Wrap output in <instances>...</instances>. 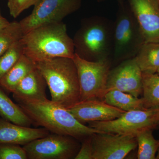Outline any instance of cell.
Returning <instances> with one entry per match:
<instances>
[{"label":"cell","mask_w":159,"mask_h":159,"mask_svg":"<svg viewBox=\"0 0 159 159\" xmlns=\"http://www.w3.org/2000/svg\"><path fill=\"white\" fill-rule=\"evenodd\" d=\"M18 105L33 124L42 126L51 133L83 140L94 134L103 132L82 124L67 109L47 98L21 101Z\"/></svg>","instance_id":"cell-1"},{"label":"cell","mask_w":159,"mask_h":159,"mask_svg":"<svg viewBox=\"0 0 159 159\" xmlns=\"http://www.w3.org/2000/svg\"><path fill=\"white\" fill-rule=\"evenodd\" d=\"M20 41L24 54L36 63L57 57L73 58L75 54L73 39L62 22L35 28L24 34Z\"/></svg>","instance_id":"cell-2"},{"label":"cell","mask_w":159,"mask_h":159,"mask_svg":"<svg viewBox=\"0 0 159 159\" xmlns=\"http://www.w3.org/2000/svg\"><path fill=\"white\" fill-rule=\"evenodd\" d=\"M45 79L51 100L66 109L80 101L77 68L73 58L57 57L36 63Z\"/></svg>","instance_id":"cell-3"},{"label":"cell","mask_w":159,"mask_h":159,"mask_svg":"<svg viewBox=\"0 0 159 159\" xmlns=\"http://www.w3.org/2000/svg\"><path fill=\"white\" fill-rule=\"evenodd\" d=\"M114 25L106 20H85L74 35L75 53L90 61L108 59L112 51Z\"/></svg>","instance_id":"cell-4"},{"label":"cell","mask_w":159,"mask_h":159,"mask_svg":"<svg viewBox=\"0 0 159 159\" xmlns=\"http://www.w3.org/2000/svg\"><path fill=\"white\" fill-rule=\"evenodd\" d=\"M145 43L136 20L129 6L121 3L114 25L112 52L116 60L133 58Z\"/></svg>","instance_id":"cell-5"},{"label":"cell","mask_w":159,"mask_h":159,"mask_svg":"<svg viewBox=\"0 0 159 159\" xmlns=\"http://www.w3.org/2000/svg\"><path fill=\"white\" fill-rule=\"evenodd\" d=\"M73 59L79 79L80 101L95 99L102 100L107 90V79L110 71L109 60L90 61L81 58L75 53Z\"/></svg>","instance_id":"cell-6"},{"label":"cell","mask_w":159,"mask_h":159,"mask_svg":"<svg viewBox=\"0 0 159 159\" xmlns=\"http://www.w3.org/2000/svg\"><path fill=\"white\" fill-rule=\"evenodd\" d=\"M79 140L70 136L49 134L23 146L28 159H70L78 153Z\"/></svg>","instance_id":"cell-7"},{"label":"cell","mask_w":159,"mask_h":159,"mask_svg":"<svg viewBox=\"0 0 159 159\" xmlns=\"http://www.w3.org/2000/svg\"><path fill=\"white\" fill-rule=\"evenodd\" d=\"M82 0H41L31 14L19 22L25 34L38 27L62 22L78 10Z\"/></svg>","instance_id":"cell-8"},{"label":"cell","mask_w":159,"mask_h":159,"mask_svg":"<svg viewBox=\"0 0 159 159\" xmlns=\"http://www.w3.org/2000/svg\"><path fill=\"white\" fill-rule=\"evenodd\" d=\"M153 116V108L128 111L114 120L89 122V126L103 132L135 136L142 129L157 128Z\"/></svg>","instance_id":"cell-9"},{"label":"cell","mask_w":159,"mask_h":159,"mask_svg":"<svg viewBox=\"0 0 159 159\" xmlns=\"http://www.w3.org/2000/svg\"><path fill=\"white\" fill-rule=\"evenodd\" d=\"M92 144L93 159H124L138 147L135 136L105 132L93 135Z\"/></svg>","instance_id":"cell-10"},{"label":"cell","mask_w":159,"mask_h":159,"mask_svg":"<svg viewBox=\"0 0 159 159\" xmlns=\"http://www.w3.org/2000/svg\"><path fill=\"white\" fill-rule=\"evenodd\" d=\"M107 89V93L117 90L136 97L142 94V72L135 57L123 61L110 70Z\"/></svg>","instance_id":"cell-11"},{"label":"cell","mask_w":159,"mask_h":159,"mask_svg":"<svg viewBox=\"0 0 159 159\" xmlns=\"http://www.w3.org/2000/svg\"><path fill=\"white\" fill-rule=\"evenodd\" d=\"M145 43L159 42V5L157 0H128Z\"/></svg>","instance_id":"cell-12"},{"label":"cell","mask_w":159,"mask_h":159,"mask_svg":"<svg viewBox=\"0 0 159 159\" xmlns=\"http://www.w3.org/2000/svg\"><path fill=\"white\" fill-rule=\"evenodd\" d=\"M67 109L82 124L114 120L126 112L97 99L80 101Z\"/></svg>","instance_id":"cell-13"},{"label":"cell","mask_w":159,"mask_h":159,"mask_svg":"<svg viewBox=\"0 0 159 159\" xmlns=\"http://www.w3.org/2000/svg\"><path fill=\"white\" fill-rule=\"evenodd\" d=\"M45 128H31L0 118V143L24 145L48 135Z\"/></svg>","instance_id":"cell-14"},{"label":"cell","mask_w":159,"mask_h":159,"mask_svg":"<svg viewBox=\"0 0 159 159\" xmlns=\"http://www.w3.org/2000/svg\"><path fill=\"white\" fill-rule=\"evenodd\" d=\"M47 86L45 79L36 67L21 80L12 93L18 102L45 99Z\"/></svg>","instance_id":"cell-15"},{"label":"cell","mask_w":159,"mask_h":159,"mask_svg":"<svg viewBox=\"0 0 159 159\" xmlns=\"http://www.w3.org/2000/svg\"><path fill=\"white\" fill-rule=\"evenodd\" d=\"M36 63L24 54L18 61L2 78L0 85L9 92H12L27 74L36 67Z\"/></svg>","instance_id":"cell-16"},{"label":"cell","mask_w":159,"mask_h":159,"mask_svg":"<svg viewBox=\"0 0 159 159\" xmlns=\"http://www.w3.org/2000/svg\"><path fill=\"white\" fill-rule=\"evenodd\" d=\"M0 116L3 119L21 126L30 127L33 124L31 119L19 105L0 90Z\"/></svg>","instance_id":"cell-17"},{"label":"cell","mask_w":159,"mask_h":159,"mask_svg":"<svg viewBox=\"0 0 159 159\" xmlns=\"http://www.w3.org/2000/svg\"><path fill=\"white\" fill-rule=\"evenodd\" d=\"M135 58L142 73L155 74L159 68V42L144 43Z\"/></svg>","instance_id":"cell-18"},{"label":"cell","mask_w":159,"mask_h":159,"mask_svg":"<svg viewBox=\"0 0 159 159\" xmlns=\"http://www.w3.org/2000/svg\"><path fill=\"white\" fill-rule=\"evenodd\" d=\"M102 100L109 105L125 111L146 109L144 107L143 98L136 97L117 90L107 92Z\"/></svg>","instance_id":"cell-19"},{"label":"cell","mask_w":159,"mask_h":159,"mask_svg":"<svg viewBox=\"0 0 159 159\" xmlns=\"http://www.w3.org/2000/svg\"><path fill=\"white\" fill-rule=\"evenodd\" d=\"M154 129H145L138 132L135 135L139 159H155L159 147V140L155 139L152 131Z\"/></svg>","instance_id":"cell-20"},{"label":"cell","mask_w":159,"mask_h":159,"mask_svg":"<svg viewBox=\"0 0 159 159\" xmlns=\"http://www.w3.org/2000/svg\"><path fill=\"white\" fill-rule=\"evenodd\" d=\"M142 97L145 108L149 109L159 105V75L142 73Z\"/></svg>","instance_id":"cell-21"},{"label":"cell","mask_w":159,"mask_h":159,"mask_svg":"<svg viewBox=\"0 0 159 159\" xmlns=\"http://www.w3.org/2000/svg\"><path fill=\"white\" fill-rule=\"evenodd\" d=\"M24 35L19 22H11L0 30V57Z\"/></svg>","instance_id":"cell-22"},{"label":"cell","mask_w":159,"mask_h":159,"mask_svg":"<svg viewBox=\"0 0 159 159\" xmlns=\"http://www.w3.org/2000/svg\"><path fill=\"white\" fill-rule=\"evenodd\" d=\"M24 54L20 39L13 44L0 57V80L17 63Z\"/></svg>","instance_id":"cell-23"},{"label":"cell","mask_w":159,"mask_h":159,"mask_svg":"<svg viewBox=\"0 0 159 159\" xmlns=\"http://www.w3.org/2000/svg\"><path fill=\"white\" fill-rule=\"evenodd\" d=\"M0 159H28V157L20 145L0 143Z\"/></svg>","instance_id":"cell-24"},{"label":"cell","mask_w":159,"mask_h":159,"mask_svg":"<svg viewBox=\"0 0 159 159\" xmlns=\"http://www.w3.org/2000/svg\"><path fill=\"white\" fill-rule=\"evenodd\" d=\"M41 0H8V7L12 17L16 18L26 9L34 6Z\"/></svg>","instance_id":"cell-25"},{"label":"cell","mask_w":159,"mask_h":159,"mask_svg":"<svg viewBox=\"0 0 159 159\" xmlns=\"http://www.w3.org/2000/svg\"><path fill=\"white\" fill-rule=\"evenodd\" d=\"M93 148L92 144V135H91L83 140L82 145L74 159H93Z\"/></svg>","instance_id":"cell-26"},{"label":"cell","mask_w":159,"mask_h":159,"mask_svg":"<svg viewBox=\"0 0 159 159\" xmlns=\"http://www.w3.org/2000/svg\"><path fill=\"white\" fill-rule=\"evenodd\" d=\"M10 23V22H9L7 19L2 16L0 9V30L9 25Z\"/></svg>","instance_id":"cell-27"},{"label":"cell","mask_w":159,"mask_h":159,"mask_svg":"<svg viewBox=\"0 0 159 159\" xmlns=\"http://www.w3.org/2000/svg\"><path fill=\"white\" fill-rule=\"evenodd\" d=\"M154 121L157 126L159 125V105L154 107Z\"/></svg>","instance_id":"cell-28"},{"label":"cell","mask_w":159,"mask_h":159,"mask_svg":"<svg viewBox=\"0 0 159 159\" xmlns=\"http://www.w3.org/2000/svg\"><path fill=\"white\" fill-rule=\"evenodd\" d=\"M156 159H159V147L158 148L157 151V155L156 156Z\"/></svg>","instance_id":"cell-29"},{"label":"cell","mask_w":159,"mask_h":159,"mask_svg":"<svg viewBox=\"0 0 159 159\" xmlns=\"http://www.w3.org/2000/svg\"><path fill=\"white\" fill-rule=\"evenodd\" d=\"M156 73L157 74H158V75H159V68L158 69V70H157V71Z\"/></svg>","instance_id":"cell-30"},{"label":"cell","mask_w":159,"mask_h":159,"mask_svg":"<svg viewBox=\"0 0 159 159\" xmlns=\"http://www.w3.org/2000/svg\"><path fill=\"white\" fill-rule=\"evenodd\" d=\"M157 2L158 3L159 5V0H157Z\"/></svg>","instance_id":"cell-31"}]
</instances>
